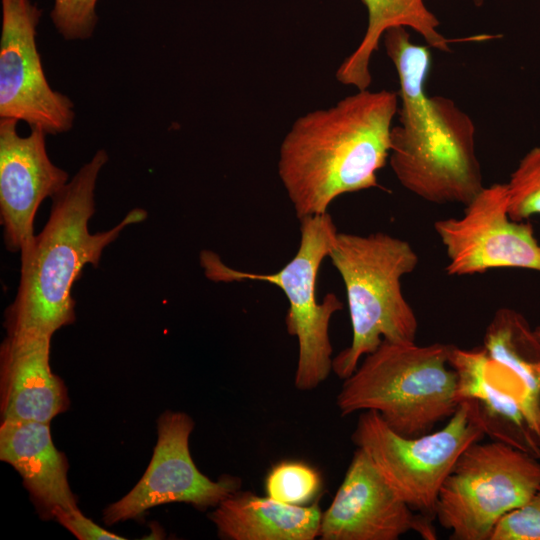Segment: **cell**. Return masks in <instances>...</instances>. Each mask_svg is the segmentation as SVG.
Wrapping results in <instances>:
<instances>
[{
  "mask_svg": "<svg viewBox=\"0 0 540 540\" xmlns=\"http://www.w3.org/2000/svg\"><path fill=\"white\" fill-rule=\"evenodd\" d=\"M398 109L395 91L364 89L294 121L277 167L298 219L328 212L343 194L379 186Z\"/></svg>",
  "mask_w": 540,
  "mask_h": 540,
  "instance_id": "cell-1",
  "label": "cell"
},
{
  "mask_svg": "<svg viewBox=\"0 0 540 540\" xmlns=\"http://www.w3.org/2000/svg\"><path fill=\"white\" fill-rule=\"evenodd\" d=\"M399 79V125L393 126L389 163L399 183L431 203L467 205L483 188L472 118L450 98L428 96V46L408 32L384 43Z\"/></svg>",
  "mask_w": 540,
  "mask_h": 540,
  "instance_id": "cell-2",
  "label": "cell"
},
{
  "mask_svg": "<svg viewBox=\"0 0 540 540\" xmlns=\"http://www.w3.org/2000/svg\"><path fill=\"white\" fill-rule=\"evenodd\" d=\"M108 161L105 150L94 156L51 200L49 218L31 248L20 255V278L4 312L7 334L35 331L48 336L76 319L72 287L88 264L97 267L104 249L147 212L134 208L113 228L91 233L98 175Z\"/></svg>",
  "mask_w": 540,
  "mask_h": 540,
  "instance_id": "cell-3",
  "label": "cell"
},
{
  "mask_svg": "<svg viewBox=\"0 0 540 540\" xmlns=\"http://www.w3.org/2000/svg\"><path fill=\"white\" fill-rule=\"evenodd\" d=\"M328 258L344 283L352 326L351 344L332 362L344 380L382 341L416 342L418 321L401 279L419 259L409 242L384 232H338Z\"/></svg>",
  "mask_w": 540,
  "mask_h": 540,
  "instance_id": "cell-4",
  "label": "cell"
},
{
  "mask_svg": "<svg viewBox=\"0 0 540 540\" xmlns=\"http://www.w3.org/2000/svg\"><path fill=\"white\" fill-rule=\"evenodd\" d=\"M451 344L382 343L357 366L337 395L341 416L375 411L397 433L431 432L458 407Z\"/></svg>",
  "mask_w": 540,
  "mask_h": 540,
  "instance_id": "cell-5",
  "label": "cell"
},
{
  "mask_svg": "<svg viewBox=\"0 0 540 540\" xmlns=\"http://www.w3.org/2000/svg\"><path fill=\"white\" fill-rule=\"evenodd\" d=\"M300 220V243L294 257L273 273H255L233 269L212 252L201 255L206 276L218 282L259 281L280 288L289 303L285 325L297 338L298 361L294 385L301 391L319 386L332 371L333 348L329 338L332 316L343 308L334 293L317 300V279L323 260L328 257L338 234L331 215L326 212Z\"/></svg>",
  "mask_w": 540,
  "mask_h": 540,
  "instance_id": "cell-6",
  "label": "cell"
},
{
  "mask_svg": "<svg viewBox=\"0 0 540 540\" xmlns=\"http://www.w3.org/2000/svg\"><path fill=\"white\" fill-rule=\"evenodd\" d=\"M539 488L538 458L503 442L478 441L442 484L435 518L453 540H490L499 520Z\"/></svg>",
  "mask_w": 540,
  "mask_h": 540,
  "instance_id": "cell-7",
  "label": "cell"
},
{
  "mask_svg": "<svg viewBox=\"0 0 540 540\" xmlns=\"http://www.w3.org/2000/svg\"><path fill=\"white\" fill-rule=\"evenodd\" d=\"M484 433L461 402L436 432L401 435L375 411H363L352 441L372 460L392 490L414 511L435 518L438 494L460 455Z\"/></svg>",
  "mask_w": 540,
  "mask_h": 540,
  "instance_id": "cell-8",
  "label": "cell"
},
{
  "mask_svg": "<svg viewBox=\"0 0 540 540\" xmlns=\"http://www.w3.org/2000/svg\"><path fill=\"white\" fill-rule=\"evenodd\" d=\"M434 229L446 251L449 275L497 268L540 272V243L531 223L510 218L506 183L484 187L465 205L461 218L438 220Z\"/></svg>",
  "mask_w": 540,
  "mask_h": 540,
  "instance_id": "cell-9",
  "label": "cell"
},
{
  "mask_svg": "<svg viewBox=\"0 0 540 540\" xmlns=\"http://www.w3.org/2000/svg\"><path fill=\"white\" fill-rule=\"evenodd\" d=\"M0 118L26 122L46 134L71 129L72 101L53 90L37 49L41 10L31 0H1Z\"/></svg>",
  "mask_w": 540,
  "mask_h": 540,
  "instance_id": "cell-10",
  "label": "cell"
},
{
  "mask_svg": "<svg viewBox=\"0 0 540 540\" xmlns=\"http://www.w3.org/2000/svg\"><path fill=\"white\" fill-rule=\"evenodd\" d=\"M194 428L183 412H164L157 420V443L138 483L103 512L107 525L137 519L148 509L169 503H187L199 509L216 507L238 491L241 481L223 476L214 481L195 465L189 449Z\"/></svg>",
  "mask_w": 540,
  "mask_h": 540,
  "instance_id": "cell-11",
  "label": "cell"
},
{
  "mask_svg": "<svg viewBox=\"0 0 540 540\" xmlns=\"http://www.w3.org/2000/svg\"><path fill=\"white\" fill-rule=\"evenodd\" d=\"M456 398L465 403L484 435L540 458V405L524 386L494 362L483 347L451 344Z\"/></svg>",
  "mask_w": 540,
  "mask_h": 540,
  "instance_id": "cell-12",
  "label": "cell"
},
{
  "mask_svg": "<svg viewBox=\"0 0 540 540\" xmlns=\"http://www.w3.org/2000/svg\"><path fill=\"white\" fill-rule=\"evenodd\" d=\"M435 540L432 518L416 513L388 485L360 448L342 483L322 513V540H397L407 532Z\"/></svg>",
  "mask_w": 540,
  "mask_h": 540,
  "instance_id": "cell-13",
  "label": "cell"
},
{
  "mask_svg": "<svg viewBox=\"0 0 540 540\" xmlns=\"http://www.w3.org/2000/svg\"><path fill=\"white\" fill-rule=\"evenodd\" d=\"M17 122L0 121V221L6 248L21 255L34 242L33 224L40 204L69 181L68 173L48 156L47 134L31 128L28 136H20Z\"/></svg>",
  "mask_w": 540,
  "mask_h": 540,
  "instance_id": "cell-14",
  "label": "cell"
},
{
  "mask_svg": "<svg viewBox=\"0 0 540 540\" xmlns=\"http://www.w3.org/2000/svg\"><path fill=\"white\" fill-rule=\"evenodd\" d=\"M51 336L7 334L0 346L1 421L50 423L69 407L67 388L51 370Z\"/></svg>",
  "mask_w": 540,
  "mask_h": 540,
  "instance_id": "cell-15",
  "label": "cell"
},
{
  "mask_svg": "<svg viewBox=\"0 0 540 540\" xmlns=\"http://www.w3.org/2000/svg\"><path fill=\"white\" fill-rule=\"evenodd\" d=\"M0 459L22 477L35 506L51 518L56 508H78L68 482V461L54 445L50 423L1 421Z\"/></svg>",
  "mask_w": 540,
  "mask_h": 540,
  "instance_id": "cell-16",
  "label": "cell"
},
{
  "mask_svg": "<svg viewBox=\"0 0 540 540\" xmlns=\"http://www.w3.org/2000/svg\"><path fill=\"white\" fill-rule=\"evenodd\" d=\"M322 511L317 502L293 506L249 491H236L209 515L218 535L230 540H313Z\"/></svg>",
  "mask_w": 540,
  "mask_h": 540,
  "instance_id": "cell-17",
  "label": "cell"
},
{
  "mask_svg": "<svg viewBox=\"0 0 540 540\" xmlns=\"http://www.w3.org/2000/svg\"><path fill=\"white\" fill-rule=\"evenodd\" d=\"M368 14L366 32L357 48L336 71V79L357 90L371 84L370 61L378 50L384 33L393 27L411 28L428 47L451 52L450 40L438 30V18L427 8L425 0H362Z\"/></svg>",
  "mask_w": 540,
  "mask_h": 540,
  "instance_id": "cell-18",
  "label": "cell"
},
{
  "mask_svg": "<svg viewBox=\"0 0 540 540\" xmlns=\"http://www.w3.org/2000/svg\"><path fill=\"white\" fill-rule=\"evenodd\" d=\"M482 347L540 405V340L527 319L514 309L499 308L486 328Z\"/></svg>",
  "mask_w": 540,
  "mask_h": 540,
  "instance_id": "cell-19",
  "label": "cell"
},
{
  "mask_svg": "<svg viewBox=\"0 0 540 540\" xmlns=\"http://www.w3.org/2000/svg\"><path fill=\"white\" fill-rule=\"evenodd\" d=\"M266 496L293 506H306L322 487L320 473L311 465L295 460L275 464L265 478Z\"/></svg>",
  "mask_w": 540,
  "mask_h": 540,
  "instance_id": "cell-20",
  "label": "cell"
},
{
  "mask_svg": "<svg viewBox=\"0 0 540 540\" xmlns=\"http://www.w3.org/2000/svg\"><path fill=\"white\" fill-rule=\"evenodd\" d=\"M508 213L515 221L540 215V146L530 149L506 183Z\"/></svg>",
  "mask_w": 540,
  "mask_h": 540,
  "instance_id": "cell-21",
  "label": "cell"
},
{
  "mask_svg": "<svg viewBox=\"0 0 540 540\" xmlns=\"http://www.w3.org/2000/svg\"><path fill=\"white\" fill-rule=\"evenodd\" d=\"M98 0H54L51 20L66 40H84L92 36L98 17Z\"/></svg>",
  "mask_w": 540,
  "mask_h": 540,
  "instance_id": "cell-22",
  "label": "cell"
},
{
  "mask_svg": "<svg viewBox=\"0 0 540 540\" xmlns=\"http://www.w3.org/2000/svg\"><path fill=\"white\" fill-rule=\"evenodd\" d=\"M490 540H540V488L499 520Z\"/></svg>",
  "mask_w": 540,
  "mask_h": 540,
  "instance_id": "cell-23",
  "label": "cell"
},
{
  "mask_svg": "<svg viewBox=\"0 0 540 540\" xmlns=\"http://www.w3.org/2000/svg\"><path fill=\"white\" fill-rule=\"evenodd\" d=\"M52 517L80 540L125 539L97 525L83 515L79 508L64 509L59 507L53 511Z\"/></svg>",
  "mask_w": 540,
  "mask_h": 540,
  "instance_id": "cell-24",
  "label": "cell"
},
{
  "mask_svg": "<svg viewBox=\"0 0 540 540\" xmlns=\"http://www.w3.org/2000/svg\"><path fill=\"white\" fill-rule=\"evenodd\" d=\"M534 333L538 337V339L540 340V325L537 326L536 328H534Z\"/></svg>",
  "mask_w": 540,
  "mask_h": 540,
  "instance_id": "cell-25",
  "label": "cell"
},
{
  "mask_svg": "<svg viewBox=\"0 0 540 540\" xmlns=\"http://www.w3.org/2000/svg\"><path fill=\"white\" fill-rule=\"evenodd\" d=\"M473 1L477 6L482 5V3L484 2V0H473Z\"/></svg>",
  "mask_w": 540,
  "mask_h": 540,
  "instance_id": "cell-26",
  "label": "cell"
}]
</instances>
